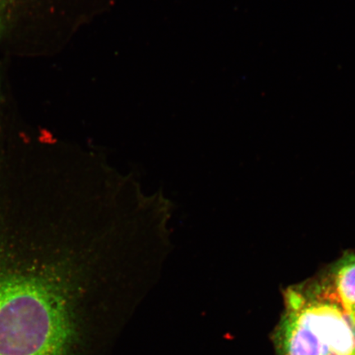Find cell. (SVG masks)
<instances>
[{
  "instance_id": "cell-3",
  "label": "cell",
  "mask_w": 355,
  "mask_h": 355,
  "mask_svg": "<svg viewBox=\"0 0 355 355\" xmlns=\"http://www.w3.org/2000/svg\"><path fill=\"white\" fill-rule=\"evenodd\" d=\"M24 1V0H0V37L6 33Z\"/></svg>"
},
{
  "instance_id": "cell-1",
  "label": "cell",
  "mask_w": 355,
  "mask_h": 355,
  "mask_svg": "<svg viewBox=\"0 0 355 355\" xmlns=\"http://www.w3.org/2000/svg\"><path fill=\"white\" fill-rule=\"evenodd\" d=\"M10 250L0 242V355H72L87 296L132 268L122 243L93 225L64 228L33 261Z\"/></svg>"
},
{
  "instance_id": "cell-2",
  "label": "cell",
  "mask_w": 355,
  "mask_h": 355,
  "mask_svg": "<svg viewBox=\"0 0 355 355\" xmlns=\"http://www.w3.org/2000/svg\"><path fill=\"white\" fill-rule=\"evenodd\" d=\"M277 355H355V252L284 292Z\"/></svg>"
}]
</instances>
